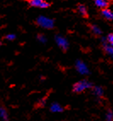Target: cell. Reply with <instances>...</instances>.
Segmentation results:
<instances>
[{
  "mask_svg": "<svg viewBox=\"0 0 113 121\" xmlns=\"http://www.w3.org/2000/svg\"><path fill=\"white\" fill-rule=\"evenodd\" d=\"M93 87V84L91 82H89V80L83 79L80 80L78 82L75 83L72 86V91L74 93L79 94L82 93L83 91H85L86 90H89Z\"/></svg>",
  "mask_w": 113,
  "mask_h": 121,
  "instance_id": "1",
  "label": "cell"
},
{
  "mask_svg": "<svg viewBox=\"0 0 113 121\" xmlns=\"http://www.w3.org/2000/svg\"><path fill=\"white\" fill-rule=\"evenodd\" d=\"M37 24L41 27L47 28V29H51L54 27V21L52 19L45 17V16H40L37 18Z\"/></svg>",
  "mask_w": 113,
  "mask_h": 121,
  "instance_id": "2",
  "label": "cell"
},
{
  "mask_svg": "<svg viewBox=\"0 0 113 121\" xmlns=\"http://www.w3.org/2000/svg\"><path fill=\"white\" fill-rule=\"evenodd\" d=\"M75 67H76L77 71L78 72V73H80L81 75H88L89 74V69L88 67L87 64L85 62H83V60H77L75 62Z\"/></svg>",
  "mask_w": 113,
  "mask_h": 121,
  "instance_id": "3",
  "label": "cell"
},
{
  "mask_svg": "<svg viewBox=\"0 0 113 121\" xmlns=\"http://www.w3.org/2000/svg\"><path fill=\"white\" fill-rule=\"evenodd\" d=\"M31 7L35 8H41V9H46L50 6V4L45 0H25Z\"/></svg>",
  "mask_w": 113,
  "mask_h": 121,
  "instance_id": "4",
  "label": "cell"
},
{
  "mask_svg": "<svg viewBox=\"0 0 113 121\" xmlns=\"http://www.w3.org/2000/svg\"><path fill=\"white\" fill-rule=\"evenodd\" d=\"M55 41H56V43L58 44V46H59L63 51H66V50H68V48H69V43H68V41L65 38L61 37V36H56Z\"/></svg>",
  "mask_w": 113,
  "mask_h": 121,
  "instance_id": "5",
  "label": "cell"
},
{
  "mask_svg": "<svg viewBox=\"0 0 113 121\" xmlns=\"http://www.w3.org/2000/svg\"><path fill=\"white\" fill-rule=\"evenodd\" d=\"M49 110L54 113H60V112H63L65 111V108L58 102H53L49 108Z\"/></svg>",
  "mask_w": 113,
  "mask_h": 121,
  "instance_id": "6",
  "label": "cell"
},
{
  "mask_svg": "<svg viewBox=\"0 0 113 121\" xmlns=\"http://www.w3.org/2000/svg\"><path fill=\"white\" fill-rule=\"evenodd\" d=\"M0 119L3 121H9V112L4 106H0Z\"/></svg>",
  "mask_w": 113,
  "mask_h": 121,
  "instance_id": "7",
  "label": "cell"
},
{
  "mask_svg": "<svg viewBox=\"0 0 113 121\" xmlns=\"http://www.w3.org/2000/svg\"><path fill=\"white\" fill-rule=\"evenodd\" d=\"M101 15H103V17L105 18L108 21H113V12L111 10H110L109 9H107V8L102 9Z\"/></svg>",
  "mask_w": 113,
  "mask_h": 121,
  "instance_id": "8",
  "label": "cell"
},
{
  "mask_svg": "<svg viewBox=\"0 0 113 121\" xmlns=\"http://www.w3.org/2000/svg\"><path fill=\"white\" fill-rule=\"evenodd\" d=\"M93 94L95 95L96 97H102L104 95V90H103L102 87L100 86H93Z\"/></svg>",
  "mask_w": 113,
  "mask_h": 121,
  "instance_id": "9",
  "label": "cell"
},
{
  "mask_svg": "<svg viewBox=\"0 0 113 121\" xmlns=\"http://www.w3.org/2000/svg\"><path fill=\"white\" fill-rule=\"evenodd\" d=\"M94 4L100 9H105L109 5L108 0H93Z\"/></svg>",
  "mask_w": 113,
  "mask_h": 121,
  "instance_id": "10",
  "label": "cell"
},
{
  "mask_svg": "<svg viewBox=\"0 0 113 121\" xmlns=\"http://www.w3.org/2000/svg\"><path fill=\"white\" fill-rule=\"evenodd\" d=\"M104 50L107 55L113 59V46L108 43H104Z\"/></svg>",
  "mask_w": 113,
  "mask_h": 121,
  "instance_id": "11",
  "label": "cell"
},
{
  "mask_svg": "<svg viewBox=\"0 0 113 121\" xmlns=\"http://www.w3.org/2000/svg\"><path fill=\"white\" fill-rule=\"evenodd\" d=\"M77 9H78L79 13L81 15L84 16V17H88V12H87V9H86V7L83 4H79L77 6Z\"/></svg>",
  "mask_w": 113,
  "mask_h": 121,
  "instance_id": "12",
  "label": "cell"
},
{
  "mask_svg": "<svg viewBox=\"0 0 113 121\" xmlns=\"http://www.w3.org/2000/svg\"><path fill=\"white\" fill-rule=\"evenodd\" d=\"M105 121H113V111L111 109H107L105 113Z\"/></svg>",
  "mask_w": 113,
  "mask_h": 121,
  "instance_id": "13",
  "label": "cell"
},
{
  "mask_svg": "<svg viewBox=\"0 0 113 121\" xmlns=\"http://www.w3.org/2000/svg\"><path fill=\"white\" fill-rule=\"evenodd\" d=\"M91 30H92V32H93V34H95V35H100L101 33H102L101 30H100V28L99 27V26H95V25H92Z\"/></svg>",
  "mask_w": 113,
  "mask_h": 121,
  "instance_id": "14",
  "label": "cell"
},
{
  "mask_svg": "<svg viewBox=\"0 0 113 121\" xmlns=\"http://www.w3.org/2000/svg\"><path fill=\"white\" fill-rule=\"evenodd\" d=\"M106 41L108 42L111 45L113 46V33H111V34L108 35V37H107Z\"/></svg>",
  "mask_w": 113,
  "mask_h": 121,
  "instance_id": "15",
  "label": "cell"
},
{
  "mask_svg": "<svg viewBox=\"0 0 113 121\" xmlns=\"http://www.w3.org/2000/svg\"><path fill=\"white\" fill-rule=\"evenodd\" d=\"M38 40H39L40 42H42V43H45L46 42V38L45 36H44V35H38Z\"/></svg>",
  "mask_w": 113,
  "mask_h": 121,
  "instance_id": "16",
  "label": "cell"
},
{
  "mask_svg": "<svg viewBox=\"0 0 113 121\" xmlns=\"http://www.w3.org/2000/svg\"><path fill=\"white\" fill-rule=\"evenodd\" d=\"M5 39H9V40H14V39H15V35H14V34H9V35H7L6 37H5Z\"/></svg>",
  "mask_w": 113,
  "mask_h": 121,
  "instance_id": "17",
  "label": "cell"
},
{
  "mask_svg": "<svg viewBox=\"0 0 113 121\" xmlns=\"http://www.w3.org/2000/svg\"><path fill=\"white\" fill-rule=\"evenodd\" d=\"M44 105H45V101H44V100H41V101L39 102V106L44 107Z\"/></svg>",
  "mask_w": 113,
  "mask_h": 121,
  "instance_id": "18",
  "label": "cell"
},
{
  "mask_svg": "<svg viewBox=\"0 0 113 121\" xmlns=\"http://www.w3.org/2000/svg\"><path fill=\"white\" fill-rule=\"evenodd\" d=\"M2 45V43H1V41H0V46Z\"/></svg>",
  "mask_w": 113,
  "mask_h": 121,
  "instance_id": "19",
  "label": "cell"
},
{
  "mask_svg": "<svg viewBox=\"0 0 113 121\" xmlns=\"http://www.w3.org/2000/svg\"><path fill=\"white\" fill-rule=\"evenodd\" d=\"M112 1H113V0H112Z\"/></svg>",
  "mask_w": 113,
  "mask_h": 121,
  "instance_id": "20",
  "label": "cell"
}]
</instances>
